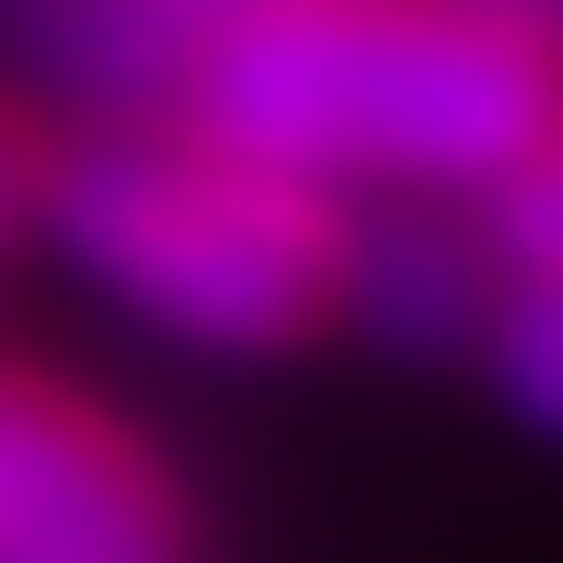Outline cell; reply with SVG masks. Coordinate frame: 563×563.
<instances>
[{
  "label": "cell",
  "instance_id": "cell-4",
  "mask_svg": "<svg viewBox=\"0 0 563 563\" xmlns=\"http://www.w3.org/2000/svg\"><path fill=\"white\" fill-rule=\"evenodd\" d=\"M495 299H506V265L472 230V208H438V196L356 208L334 334H368L379 356H415V368H472Z\"/></svg>",
  "mask_w": 563,
  "mask_h": 563
},
{
  "label": "cell",
  "instance_id": "cell-2",
  "mask_svg": "<svg viewBox=\"0 0 563 563\" xmlns=\"http://www.w3.org/2000/svg\"><path fill=\"white\" fill-rule=\"evenodd\" d=\"M35 230L150 334L196 356H299L334 334L356 196H322L162 104L58 126Z\"/></svg>",
  "mask_w": 563,
  "mask_h": 563
},
{
  "label": "cell",
  "instance_id": "cell-7",
  "mask_svg": "<svg viewBox=\"0 0 563 563\" xmlns=\"http://www.w3.org/2000/svg\"><path fill=\"white\" fill-rule=\"evenodd\" d=\"M472 230L495 242L506 276H563V115L472 196Z\"/></svg>",
  "mask_w": 563,
  "mask_h": 563
},
{
  "label": "cell",
  "instance_id": "cell-6",
  "mask_svg": "<svg viewBox=\"0 0 563 563\" xmlns=\"http://www.w3.org/2000/svg\"><path fill=\"white\" fill-rule=\"evenodd\" d=\"M472 368H483V391H495L529 438L563 449V276H506Z\"/></svg>",
  "mask_w": 563,
  "mask_h": 563
},
{
  "label": "cell",
  "instance_id": "cell-3",
  "mask_svg": "<svg viewBox=\"0 0 563 563\" xmlns=\"http://www.w3.org/2000/svg\"><path fill=\"white\" fill-rule=\"evenodd\" d=\"M0 563H208V518L126 402L0 356Z\"/></svg>",
  "mask_w": 563,
  "mask_h": 563
},
{
  "label": "cell",
  "instance_id": "cell-8",
  "mask_svg": "<svg viewBox=\"0 0 563 563\" xmlns=\"http://www.w3.org/2000/svg\"><path fill=\"white\" fill-rule=\"evenodd\" d=\"M46 162H58V126H46L23 92H0V265L35 242L46 219Z\"/></svg>",
  "mask_w": 563,
  "mask_h": 563
},
{
  "label": "cell",
  "instance_id": "cell-9",
  "mask_svg": "<svg viewBox=\"0 0 563 563\" xmlns=\"http://www.w3.org/2000/svg\"><path fill=\"white\" fill-rule=\"evenodd\" d=\"M460 12H483V23H506V35H529V46L563 58V0H460Z\"/></svg>",
  "mask_w": 563,
  "mask_h": 563
},
{
  "label": "cell",
  "instance_id": "cell-5",
  "mask_svg": "<svg viewBox=\"0 0 563 563\" xmlns=\"http://www.w3.org/2000/svg\"><path fill=\"white\" fill-rule=\"evenodd\" d=\"M299 0H46V58L92 115H162L219 35Z\"/></svg>",
  "mask_w": 563,
  "mask_h": 563
},
{
  "label": "cell",
  "instance_id": "cell-1",
  "mask_svg": "<svg viewBox=\"0 0 563 563\" xmlns=\"http://www.w3.org/2000/svg\"><path fill=\"white\" fill-rule=\"evenodd\" d=\"M173 115L356 208H472L563 115V58L460 0H299L219 35Z\"/></svg>",
  "mask_w": 563,
  "mask_h": 563
}]
</instances>
